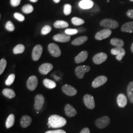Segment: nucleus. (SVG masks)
<instances>
[{
    "instance_id": "8",
    "label": "nucleus",
    "mask_w": 133,
    "mask_h": 133,
    "mask_svg": "<svg viewBox=\"0 0 133 133\" xmlns=\"http://www.w3.org/2000/svg\"><path fill=\"white\" fill-rule=\"evenodd\" d=\"M38 85V79L37 76H32L27 81V86L30 90H35Z\"/></svg>"
},
{
    "instance_id": "24",
    "label": "nucleus",
    "mask_w": 133,
    "mask_h": 133,
    "mask_svg": "<svg viewBox=\"0 0 133 133\" xmlns=\"http://www.w3.org/2000/svg\"><path fill=\"white\" fill-rule=\"evenodd\" d=\"M69 23L64 20H57L54 23V27L55 28H65L69 27Z\"/></svg>"
},
{
    "instance_id": "16",
    "label": "nucleus",
    "mask_w": 133,
    "mask_h": 133,
    "mask_svg": "<svg viewBox=\"0 0 133 133\" xmlns=\"http://www.w3.org/2000/svg\"><path fill=\"white\" fill-rule=\"evenodd\" d=\"M62 90L65 94L69 96H74L77 93V90L74 87L68 84L63 86Z\"/></svg>"
},
{
    "instance_id": "12",
    "label": "nucleus",
    "mask_w": 133,
    "mask_h": 133,
    "mask_svg": "<svg viewBox=\"0 0 133 133\" xmlns=\"http://www.w3.org/2000/svg\"><path fill=\"white\" fill-rule=\"evenodd\" d=\"M108 58V55L106 53H99L96 54L93 58V61L97 65H100L106 61Z\"/></svg>"
},
{
    "instance_id": "23",
    "label": "nucleus",
    "mask_w": 133,
    "mask_h": 133,
    "mask_svg": "<svg viewBox=\"0 0 133 133\" xmlns=\"http://www.w3.org/2000/svg\"><path fill=\"white\" fill-rule=\"evenodd\" d=\"M88 39V37L86 36L79 37L75 38L71 42V44L74 45H80L85 43Z\"/></svg>"
},
{
    "instance_id": "2",
    "label": "nucleus",
    "mask_w": 133,
    "mask_h": 133,
    "mask_svg": "<svg viewBox=\"0 0 133 133\" xmlns=\"http://www.w3.org/2000/svg\"><path fill=\"white\" fill-rule=\"evenodd\" d=\"M100 25L107 29H113L118 27V23L113 19H105L101 21Z\"/></svg>"
},
{
    "instance_id": "46",
    "label": "nucleus",
    "mask_w": 133,
    "mask_h": 133,
    "mask_svg": "<svg viewBox=\"0 0 133 133\" xmlns=\"http://www.w3.org/2000/svg\"><path fill=\"white\" fill-rule=\"evenodd\" d=\"M53 1L55 3L57 4V3H59L60 2V0H53Z\"/></svg>"
},
{
    "instance_id": "31",
    "label": "nucleus",
    "mask_w": 133,
    "mask_h": 133,
    "mask_svg": "<svg viewBox=\"0 0 133 133\" xmlns=\"http://www.w3.org/2000/svg\"><path fill=\"white\" fill-rule=\"evenodd\" d=\"M22 10L26 14H31L34 11V7L31 5L27 4V5H24V6L22 7Z\"/></svg>"
},
{
    "instance_id": "28",
    "label": "nucleus",
    "mask_w": 133,
    "mask_h": 133,
    "mask_svg": "<svg viewBox=\"0 0 133 133\" xmlns=\"http://www.w3.org/2000/svg\"><path fill=\"white\" fill-rule=\"evenodd\" d=\"M43 85L49 89L55 88L56 86V83L54 81L48 78H45L43 81Z\"/></svg>"
},
{
    "instance_id": "10",
    "label": "nucleus",
    "mask_w": 133,
    "mask_h": 133,
    "mask_svg": "<svg viewBox=\"0 0 133 133\" xmlns=\"http://www.w3.org/2000/svg\"><path fill=\"white\" fill-rule=\"evenodd\" d=\"M83 101L86 107L89 109H93L95 108V101L92 95L86 94L83 97Z\"/></svg>"
},
{
    "instance_id": "35",
    "label": "nucleus",
    "mask_w": 133,
    "mask_h": 133,
    "mask_svg": "<svg viewBox=\"0 0 133 133\" xmlns=\"http://www.w3.org/2000/svg\"><path fill=\"white\" fill-rule=\"evenodd\" d=\"M5 28L9 32H13L15 30V26L10 21H8L5 25Z\"/></svg>"
},
{
    "instance_id": "18",
    "label": "nucleus",
    "mask_w": 133,
    "mask_h": 133,
    "mask_svg": "<svg viewBox=\"0 0 133 133\" xmlns=\"http://www.w3.org/2000/svg\"><path fill=\"white\" fill-rule=\"evenodd\" d=\"M65 111L66 116L69 117H74L77 114L76 109L70 104H66L65 105Z\"/></svg>"
},
{
    "instance_id": "27",
    "label": "nucleus",
    "mask_w": 133,
    "mask_h": 133,
    "mask_svg": "<svg viewBox=\"0 0 133 133\" xmlns=\"http://www.w3.org/2000/svg\"><path fill=\"white\" fill-rule=\"evenodd\" d=\"M110 43L117 48H122L124 45L123 41L119 38H112L110 40Z\"/></svg>"
},
{
    "instance_id": "19",
    "label": "nucleus",
    "mask_w": 133,
    "mask_h": 133,
    "mask_svg": "<svg viewBox=\"0 0 133 133\" xmlns=\"http://www.w3.org/2000/svg\"><path fill=\"white\" fill-rule=\"evenodd\" d=\"M88 56V53L87 51H83L79 53L76 58H75V62L77 64H79L81 63L84 62L87 59Z\"/></svg>"
},
{
    "instance_id": "41",
    "label": "nucleus",
    "mask_w": 133,
    "mask_h": 133,
    "mask_svg": "<svg viewBox=\"0 0 133 133\" xmlns=\"http://www.w3.org/2000/svg\"><path fill=\"white\" fill-rule=\"evenodd\" d=\"M99 10H100L99 6L97 4H94V6L90 9L91 12H98Z\"/></svg>"
},
{
    "instance_id": "29",
    "label": "nucleus",
    "mask_w": 133,
    "mask_h": 133,
    "mask_svg": "<svg viewBox=\"0 0 133 133\" xmlns=\"http://www.w3.org/2000/svg\"><path fill=\"white\" fill-rule=\"evenodd\" d=\"M14 121H15V116L14 114H10V115L8 116L5 122V126L6 128H10L11 127H12L14 125Z\"/></svg>"
},
{
    "instance_id": "36",
    "label": "nucleus",
    "mask_w": 133,
    "mask_h": 133,
    "mask_svg": "<svg viewBox=\"0 0 133 133\" xmlns=\"http://www.w3.org/2000/svg\"><path fill=\"white\" fill-rule=\"evenodd\" d=\"M52 30V28L49 25H45L43 27V28L41 30V34L43 35H46L48 34Z\"/></svg>"
},
{
    "instance_id": "26",
    "label": "nucleus",
    "mask_w": 133,
    "mask_h": 133,
    "mask_svg": "<svg viewBox=\"0 0 133 133\" xmlns=\"http://www.w3.org/2000/svg\"><path fill=\"white\" fill-rule=\"evenodd\" d=\"M127 95L129 101L133 104V81L129 83L127 87Z\"/></svg>"
},
{
    "instance_id": "4",
    "label": "nucleus",
    "mask_w": 133,
    "mask_h": 133,
    "mask_svg": "<svg viewBox=\"0 0 133 133\" xmlns=\"http://www.w3.org/2000/svg\"><path fill=\"white\" fill-rule=\"evenodd\" d=\"M48 51L51 55L54 57H59L61 54V51L56 44L51 43L48 46Z\"/></svg>"
},
{
    "instance_id": "20",
    "label": "nucleus",
    "mask_w": 133,
    "mask_h": 133,
    "mask_svg": "<svg viewBox=\"0 0 133 133\" xmlns=\"http://www.w3.org/2000/svg\"><path fill=\"white\" fill-rule=\"evenodd\" d=\"M117 103L120 108H124L127 104V99L123 94L118 95L117 98Z\"/></svg>"
},
{
    "instance_id": "38",
    "label": "nucleus",
    "mask_w": 133,
    "mask_h": 133,
    "mask_svg": "<svg viewBox=\"0 0 133 133\" xmlns=\"http://www.w3.org/2000/svg\"><path fill=\"white\" fill-rule=\"evenodd\" d=\"M65 33L68 35H74L78 33L77 29H66L65 31Z\"/></svg>"
},
{
    "instance_id": "11",
    "label": "nucleus",
    "mask_w": 133,
    "mask_h": 133,
    "mask_svg": "<svg viewBox=\"0 0 133 133\" xmlns=\"http://www.w3.org/2000/svg\"><path fill=\"white\" fill-rule=\"evenodd\" d=\"M44 102V98L42 94H38L35 98V109L37 110H40L43 108Z\"/></svg>"
},
{
    "instance_id": "50",
    "label": "nucleus",
    "mask_w": 133,
    "mask_h": 133,
    "mask_svg": "<svg viewBox=\"0 0 133 133\" xmlns=\"http://www.w3.org/2000/svg\"><path fill=\"white\" fill-rule=\"evenodd\" d=\"M130 1H131V2H133V0H130Z\"/></svg>"
},
{
    "instance_id": "3",
    "label": "nucleus",
    "mask_w": 133,
    "mask_h": 133,
    "mask_svg": "<svg viewBox=\"0 0 133 133\" xmlns=\"http://www.w3.org/2000/svg\"><path fill=\"white\" fill-rule=\"evenodd\" d=\"M110 122V120L109 117L107 116H105L97 119L95 122V124L99 128L103 129L107 127Z\"/></svg>"
},
{
    "instance_id": "30",
    "label": "nucleus",
    "mask_w": 133,
    "mask_h": 133,
    "mask_svg": "<svg viewBox=\"0 0 133 133\" xmlns=\"http://www.w3.org/2000/svg\"><path fill=\"white\" fill-rule=\"evenodd\" d=\"M25 49V48L23 44H19L14 47V50H13V52L15 54H21V53L24 52Z\"/></svg>"
},
{
    "instance_id": "45",
    "label": "nucleus",
    "mask_w": 133,
    "mask_h": 133,
    "mask_svg": "<svg viewBox=\"0 0 133 133\" xmlns=\"http://www.w3.org/2000/svg\"><path fill=\"white\" fill-rule=\"evenodd\" d=\"M77 30L79 33H81V32H83L86 31V29L84 28L83 27H81V28L77 29Z\"/></svg>"
},
{
    "instance_id": "33",
    "label": "nucleus",
    "mask_w": 133,
    "mask_h": 133,
    "mask_svg": "<svg viewBox=\"0 0 133 133\" xmlns=\"http://www.w3.org/2000/svg\"><path fill=\"white\" fill-rule=\"evenodd\" d=\"M6 60L3 58L0 61V75H2L5 71V69L6 66Z\"/></svg>"
},
{
    "instance_id": "17",
    "label": "nucleus",
    "mask_w": 133,
    "mask_h": 133,
    "mask_svg": "<svg viewBox=\"0 0 133 133\" xmlns=\"http://www.w3.org/2000/svg\"><path fill=\"white\" fill-rule=\"evenodd\" d=\"M53 68V66L51 64L46 63L43 64L42 65H41L39 67L38 70L41 74L43 75H45L52 70Z\"/></svg>"
},
{
    "instance_id": "1",
    "label": "nucleus",
    "mask_w": 133,
    "mask_h": 133,
    "mask_svg": "<svg viewBox=\"0 0 133 133\" xmlns=\"http://www.w3.org/2000/svg\"><path fill=\"white\" fill-rule=\"evenodd\" d=\"M66 124V120L58 115H52L48 118V125H49V128H60L64 126Z\"/></svg>"
},
{
    "instance_id": "21",
    "label": "nucleus",
    "mask_w": 133,
    "mask_h": 133,
    "mask_svg": "<svg viewBox=\"0 0 133 133\" xmlns=\"http://www.w3.org/2000/svg\"><path fill=\"white\" fill-rule=\"evenodd\" d=\"M32 122V118L28 115H24L20 120V125L23 128H27Z\"/></svg>"
},
{
    "instance_id": "39",
    "label": "nucleus",
    "mask_w": 133,
    "mask_h": 133,
    "mask_svg": "<svg viewBox=\"0 0 133 133\" xmlns=\"http://www.w3.org/2000/svg\"><path fill=\"white\" fill-rule=\"evenodd\" d=\"M14 18L16 19H17V20H18L20 22H23L25 20V17L23 15H22L20 13L18 12H15L14 14Z\"/></svg>"
},
{
    "instance_id": "48",
    "label": "nucleus",
    "mask_w": 133,
    "mask_h": 133,
    "mask_svg": "<svg viewBox=\"0 0 133 133\" xmlns=\"http://www.w3.org/2000/svg\"><path fill=\"white\" fill-rule=\"evenodd\" d=\"M131 51H132V52L133 53V43H132V46H131Z\"/></svg>"
},
{
    "instance_id": "9",
    "label": "nucleus",
    "mask_w": 133,
    "mask_h": 133,
    "mask_svg": "<svg viewBox=\"0 0 133 133\" xmlns=\"http://www.w3.org/2000/svg\"><path fill=\"white\" fill-rule=\"evenodd\" d=\"M111 53L114 55L116 56V58L118 61H121L125 56L126 52L123 48L116 47L111 50Z\"/></svg>"
},
{
    "instance_id": "13",
    "label": "nucleus",
    "mask_w": 133,
    "mask_h": 133,
    "mask_svg": "<svg viewBox=\"0 0 133 133\" xmlns=\"http://www.w3.org/2000/svg\"><path fill=\"white\" fill-rule=\"evenodd\" d=\"M108 81V78L104 76H98L93 81L92 86L93 88H98L105 84Z\"/></svg>"
},
{
    "instance_id": "5",
    "label": "nucleus",
    "mask_w": 133,
    "mask_h": 133,
    "mask_svg": "<svg viewBox=\"0 0 133 133\" xmlns=\"http://www.w3.org/2000/svg\"><path fill=\"white\" fill-rule=\"evenodd\" d=\"M90 70V67L88 66H77L75 70V73L76 76L82 79L84 77L85 74Z\"/></svg>"
},
{
    "instance_id": "15",
    "label": "nucleus",
    "mask_w": 133,
    "mask_h": 133,
    "mask_svg": "<svg viewBox=\"0 0 133 133\" xmlns=\"http://www.w3.org/2000/svg\"><path fill=\"white\" fill-rule=\"evenodd\" d=\"M53 38L55 41L60 43H66L71 40V37L69 35L63 34H56Z\"/></svg>"
},
{
    "instance_id": "22",
    "label": "nucleus",
    "mask_w": 133,
    "mask_h": 133,
    "mask_svg": "<svg viewBox=\"0 0 133 133\" xmlns=\"http://www.w3.org/2000/svg\"><path fill=\"white\" fill-rule=\"evenodd\" d=\"M121 31L123 32L132 33L133 32V21L127 22L123 24L121 28Z\"/></svg>"
},
{
    "instance_id": "7",
    "label": "nucleus",
    "mask_w": 133,
    "mask_h": 133,
    "mask_svg": "<svg viewBox=\"0 0 133 133\" xmlns=\"http://www.w3.org/2000/svg\"><path fill=\"white\" fill-rule=\"evenodd\" d=\"M43 51V46L40 45H36L33 49L32 51V59L34 61H37L40 59L41 57Z\"/></svg>"
},
{
    "instance_id": "14",
    "label": "nucleus",
    "mask_w": 133,
    "mask_h": 133,
    "mask_svg": "<svg viewBox=\"0 0 133 133\" xmlns=\"http://www.w3.org/2000/svg\"><path fill=\"white\" fill-rule=\"evenodd\" d=\"M94 3L92 0H81L78 5L79 8L83 10H90L94 5Z\"/></svg>"
},
{
    "instance_id": "49",
    "label": "nucleus",
    "mask_w": 133,
    "mask_h": 133,
    "mask_svg": "<svg viewBox=\"0 0 133 133\" xmlns=\"http://www.w3.org/2000/svg\"><path fill=\"white\" fill-rule=\"evenodd\" d=\"M107 2L109 3V0H108V1H107Z\"/></svg>"
},
{
    "instance_id": "6",
    "label": "nucleus",
    "mask_w": 133,
    "mask_h": 133,
    "mask_svg": "<svg viewBox=\"0 0 133 133\" xmlns=\"http://www.w3.org/2000/svg\"><path fill=\"white\" fill-rule=\"evenodd\" d=\"M111 31L109 29H104L101 30L95 35V38L98 41H102L109 38L111 34Z\"/></svg>"
},
{
    "instance_id": "37",
    "label": "nucleus",
    "mask_w": 133,
    "mask_h": 133,
    "mask_svg": "<svg viewBox=\"0 0 133 133\" xmlns=\"http://www.w3.org/2000/svg\"><path fill=\"white\" fill-rule=\"evenodd\" d=\"M71 6L70 4H66L64 7V13L66 15H69L71 14Z\"/></svg>"
},
{
    "instance_id": "47",
    "label": "nucleus",
    "mask_w": 133,
    "mask_h": 133,
    "mask_svg": "<svg viewBox=\"0 0 133 133\" xmlns=\"http://www.w3.org/2000/svg\"><path fill=\"white\" fill-rule=\"evenodd\" d=\"M30 1L33 3H36L38 1V0H30Z\"/></svg>"
},
{
    "instance_id": "25",
    "label": "nucleus",
    "mask_w": 133,
    "mask_h": 133,
    "mask_svg": "<svg viewBox=\"0 0 133 133\" xmlns=\"http://www.w3.org/2000/svg\"><path fill=\"white\" fill-rule=\"evenodd\" d=\"M3 95L9 99H12L15 97V93L12 89L9 88L4 89L2 92Z\"/></svg>"
},
{
    "instance_id": "40",
    "label": "nucleus",
    "mask_w": 133,
    "mask_h": 133,
    "mask_svg": "<svg viewBox=\"0 0 133 133\" xmlns=\"http://www.w3.org/2000/svg\"><path fill=\"white\" fill-rule=\"evenodd\" d=\"M21 0H10V4L13 7L18 6L20 3Z\"/></svg>"
},
{
    "instance_id": "42",
    "label": "nucleus",
    "mask_w": 133,
    "mask_h": 133,
    "mask_svg": "<svg viewBox=\"0 0 133 133\" xmlns=\"http://www.w3.org/2000/svg\"><path fill=\"white\" fill-rule=\"evenodd\" d=\"M45 133H66L63 130H56L53 131H48Z\"/></svg>"
},
{
    "instance_id": "34",
    "label": "nucleus",
    "mask_w": 133,
    "mask_h": 133,
    "mask_svg": "<svg viewBox=\"0 0 133 133\" xmlns=\"http://www.w3.org/2000/svg\"><path fill=\"white\" fill-rule=\"evenodd\" d=\"M15 77V76L14 74H10L5 81V84L7 86L11 85L14 82Z\"/></svg>"
},
{
    "instance_id": "44",
    "label": "nucleus",
    "mask_w": 133,
    "mask_h": 133,
    "mask_svg": "<svg viewBox=\"0 0 133 133\" xmlns=\"http://www.w3.org/2000/svg\"><path fill=\"white\" fill-rule=\"evenodd\" d=\"M80 133H90V131L88 128H85L81 131Z\"/></svg>"
},
{
    "instance_id": "32",
    "label": "nucleus",
    "mask_w": 133,
    "mask_h": 133,
    "mask_svg": "<svg viewBox=\"0 0 133 133\" xmlns=\"http://www.w3.org/2000/svg\"><path fill=\"white\" fill-rule=\"evenodd\" d=\"M72 23L76 26H81L85 23V21L83 19L80 18L74 17L71 19Z\"/></svg>"
},
{
    "instance_id": "43",
    "label": "nucleus",
    "mask_w": 133,
    "mask_h": 133,
    "mask_svg": "<svg viewBox=\"0 0 133 133\" xmlns=\"http://www.w3.org/2000/svg\"><path fill=\"white\" fill-rule=\"evenodd\" d=\"M127 15L129 17L133 19V10H129L127 12Z\"/></svg>"
}]
</instances>
